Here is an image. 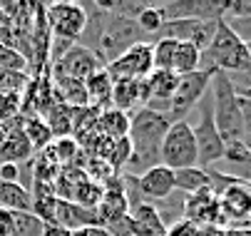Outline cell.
<instances>
[{
  "label": "cell",
  "mask_w": 251,
  "mask_h": 236,
  "mask_svg": "<svg viewBox=\"0 0 251 236\" xmlns=\"http://www.w3.org/2000/svg\"><path fill=\"white\" fill-rule=\"evenodd\" d=\"M104 70L102 62L80 43H75L73 47H70L52 67H50V77L55 75H65V77H75L80 82H85L87 77H92L95 72Z\"/></svg>",
  "instance_id": "11"
},
{
  "label": "cell",
  "mask_w": 251,
  "mask_h": 236,
  "mask_svg": "<svg viewBox=\"0 0 251 236\" xmlns=\"http://www.w3.org/2000/svg\"><path fill=\"white\" fill-rule=\"evenodd\" d=\"M110 105L120 112H129L134 107H142V80H115Z\"/></svg>",
  "instance_id": "19"
},
{
  "label": "cell",
  "mask_w": 251,
  "mask_h": 236,
  "mask_svg": "<svg viewBox=\"0 0 251 236\" xmlns=\"http://www.w3.org/2000/svg\"><path fill=\"white\" fill-rule=\"evenodd\" d=\"M95 132L100 134V137H104V140H122V137H127V132H129V115L120 112L115 107L107 110V112L100 110Z\"/></svg>",
  "instance_id": "20"
},
{
  "label": "cell",
  "mask_w": 251,
  "mask_h": 236,
  "mask_svg": "<svg viewBox=\"0 0 251 236\" xmlns=\"http://www.w3.org/2000/svg\"><path fill=\"white\" fill-rule=\"evenodd\" d=\"M73 236H112L104 226H85L80 231H73Z\"/></svg>",
  "instance_id": "32"
},
{
  "label": "cell",
  "mask_w": 251,
  "mask_h": 236,
  "mask_svg": "<svg viewBox=\"0 0 251 236\" xmlns=\"http://www.w3.org/2000/svg\"><path fill=\"white\" fill-rule=\"evenodd\" d=\"M169 119L162 112H154L150 107H137L129 115V132L127 140L132 144V157L127 162V174L139 177L145 174L152 166L162 164L159 162V149H162V140L169 129Z\"/></svg>",
  "instance_id": "1"
},
{
  "label": "cell",
  "mask_w": 251,
  "mask_h": 236,
  "mask_svg": "<svg viewBox=\"0 0 251 236\" xmlns=\"http://www.w3.org/2000/svg\"><path fill=\"white\" fill-rule=\"evenodd\" d=\"M0 182L20 184V164H10V162H3V164H0Z\"/></svg>",
  "instance_id": "31"
},
{
  "label": "cell",
  "mask_w": 251,
  "mask_h": 236,
  "mask_svg": "<svg viewBox=\"0 0 251 236\" xmlns=\"http://www.w3.org/2000/svg\"><path fill=\"white\" fill-rule=\"evenodd\" d=\"M201 70H219V72H226V75L251 70L249 47L229 27L226 20L217 23V32H214L209 47L201 52Z\"/></svg>",
  "instance_id": "2"
},
{
  "label": "cell",
  "mask_w": 251,
  "mask_h": 236,
  "mask_svg": "<svg viewBox=\"0 0 251 236\" xmlns=\"http://www.w3.org/2000/svg\"><path fill=\"white\" fill-rule=\"evenodd\" d=\"M249 18H251V0H231V3H226L222 20L231 23V20H249Z\"/></svg>",
  "instance_id": "28"
},
{
  "label": "cell",
  "mask_w": 251,
  "mask_h": 236,
  "mask_svg": "<svg viewBox=\"0 0 251 236\" xmlns=\"http://www.w3.org/2000/svg\"><path fill=\"white\" fill-rule=\"evenodd\" d=\"M184 219L192 221V224H197L199 229H204V226H222L219 196L214 194L211 189L187 196L184 199Z\"/></svg>",
  "instance_id": "13"
},
{
  "label": "cell",
  "mask_w": 251,
  "mask_h": 236,
  "mask_svg": "<svg viewBox=\"0 0 251 236\" xmlns=\"http://www.w3.org/2000/svg\"><path fill=\"white\" fill-rule=\"evenodd\" d=\"M209 94H211L214 124H217L224 144L246 142L244 140V127H241V112H239V94H236L226 72L214 70L211 82H209Z\"/></svg>",
  "instance_id": "3"
},
{
  "label": "cell",
  "mask_w": 251,
  "mask_h": 236,
  "mask_svg": "<svg viewBox=\"0 0 251 236\" xmlns=\"http://www.w3.org/2000/svg\"><path fill=\"white\" fill-rule=\"evenodd\" d=\"M3 140H5V129H3V124H0V147H3Z\"/></svg>",
  "instance_id": "35"
},
{
  "label": "cell",
  "mask_w": 251,
  "mask_h": 236,
  "mask_svg": "<svg viewBox=\"0 0 251 236\" xmlns=\"http://www.w3.org/2000/svg\"><path fill=\"white\" fill-rule=\"evenodd\" d=\"M134 23H137V27L142 30V35L147 38V43H152L154 35L167 25V15H164L162 5H147L145 10L134 18Z\"/></svg>",
  "instance_id": "24"
},
{
  "label": "cell",
  "mask_w": 251,
  "mask_h": 236,
  "mask_svg": "<svg viewBox=\"0 0 251 236\" xmlns=\"http://www.w3.org/2000/svg\"><path fill=\"white\" fill-rule=\"evenodd\" d=\"M222 236H244V229H224Z\"/></svg>",
  "instance_id": "34"
},
{
  "label": "cell",
  "mask_w": 251,
  "mask_h": 236,
  "mask_svg": "<svg viewBox=\"0 0 251 236\" xmlns=\"http://www.w3.org/2000/svg\"><path fill=\"white\" fill-rule=\"evenodd\" d=\"M197 70H201V52L189 43H176L174 60H172V72L182 77V75H189V72H197Z\"/></svg>",
  "instance_id": "23"
},
{
  "label": "cell",
  "mask_w": 251,
  "mask_h": 236,
  "mask_svg": "<svg viewBox=\"0 0 251 236\" xmlns=\"http://www.w3.org/2000/svg\"><path fill=\"white\" fill-rule=\"evenodd\" d=\"M174 189L182 191L184 196H192V194H199V191H209L211 189V174H209V169H201V166L179 169V172H174Z\"/></svg>",
  "instance_id": "17"
},
{
  "label": "cell",
  "mask_w": 251,
  "mask_h": 236,
  "mask_svg": "<svg viewBox=\"0 0 251 236\" xmlns=\"http://www.w3.org/2000/svg\"><path fill=\"white\" fill-rule=\"evenodd\" d=\"M3 129H5V140H3V147H0V164L3 162H10V164L30 162V157L35 152L23 134V117H15L13 122L3 124Z\"/></svg>",
  "instance_id": "15"
},
{
  "label": "cell",
  "mask_w": 251,
  "mask_h": 236,
  "mask_svg": "<svg viewBox=\"0 0 251 236\" xmlns=\"http://www.w3.org/2000/svg\"><path fill=\"white\" fill-rule=\"evenodd\" d=\"M55 224L67 229L70 234L80 231L85 226H102L97 219L95 209H85L75 201H67V199H57V207H55Z\"/></svg>",
  "instance_id": "16"
},
{
  "label": "cell",
  "mask_w": 251,
  "mask_h": 236,
  "mask_svg": "<svg viewBox=\"0 0 251 236\" xmlns=\"http://www.w3.org/2000/svg\"><path fill=\"white\" fill-rule=\"evenodd\" d=\"M43 236H73V234H70L67 229H62V226H57V224H45Z\"/></svg>",
  "instance_id": "33"
},
{
  "label": "cell",
  "mask_w": 251,
  "mask_h": 236,
  "mask_svg": "<svg viewBox=\"0 0 251 236\" xmlns=\"http://www.w3.org/2000/svg\"><path fill=\"white\" fill-rule=\"evenodd\" d=\"M219 209L224 229H246L251 221V189L241 182H231L219 194Z\"/></svg>",
  "instance_id": "9"
},
{
  "label": "cell",
  "mask_w": 251,
  "mask_h": 236,
  "mask_svg": "<svg viewBox=\"0 0 251 236\" xmlns=\"http://www.w3.org/2000/svg\"><path fill=\"white\" fill-rule=\"evenodd\" d=\"M159 162L164 166H169L172 172L197 166V162H199V157H197V142H194V134H192V127H189L187 119L169 124L164 140H162Z\"/></svg>",
  "instance_id": "5"
},
{
  "label": "cell",
  "mask_w": 251,
  "mask_h": 236,
  "mask_svg": "<svg viewBox=\"0 0 251 236\" xmlns=\"http://www.w3.org/2000/svg\"><path fill=\"white\" fill-rule=\"evenodd\" d=\"M244 236H251V226H249V229H244Z\"/></svg>",
  "instance_id": "36"
},
{
  "label": "cell",
  "mask_w": 251,
  "mask_h": 236,
  "mask_svg": "<svg viewBox=\"0 0 251 236\" xmlns=\"http://www.w3.org/2000/svg\"><path fill=\"white\" fill-rule=\"evenodd\" d=\"M167 23L169 20H222L226 3L219 0H176V3L162 5Z\"/></svg>",
  "instance_id": "12"
},
{
  "label": "cell",
  "mask_w": 251,
  "mask_h": 236,
  "mask_svg": "<svg viewBox=\"0 0 251 236\" xmlns=\"http://www.w3.org/2000/svg\"><path fill=\"white\" fill-rule=\"evenodd\" d=\"M23 117V134H25V140L27 144L32 147L35 154H40L43 149H48L52 144V132L48 127V122L38 115H20Z\"/></svg>",
  "instance_id": "18"
},
{
  "label": "cell",
  "mask_w": 251,
  "mask_h": 236,
  "mask_svg": "<svg viewBox=\"0 0 251 236\" xmlns=\"http://www.w3.org/2000/svg\"><path fill=\"white\" fill-rule=\"evenodd\" d=\"M0 209H8V212H30L32 209V196L20 184L0 182Z\"/></svg>",
  "instance_id": "22"
},
{
  "label": "cell",
  "mask_w": 251,
  "mask_h": 236,
  "mask_svg": "<svg viewBox=\"0 0 251 236\" xmlns=\"http://www.w3.org/2000/svg\"><path fill=\"white\" fill-rule=\"evenodd\" d=\"M214 70H197L189 75H182L176 82V90L169 99L167 107V119L169 122H182L189 117V112L201 102V97L209 92V82H211Z\"/></svg>",
  "instance_id": "6"
},
{
  "label": "cell",
  "mask_w": 251,
  "mask_h": 236,
  "mask_svg": "<svg viewBox=\"0 0 251 236\" xmlns=\"http://www.w3.org/2000/svg\"><path fill=\"white\" fill-rule=\"evenodd\" d=\"M85 94H87V105L95 110L112 102V77L107 75V70H100L85 80Z\"/></svg>",
  "instance_id": "21"
},
{
  "label": "cell",
  "mask_w": 251,
  "mask_h": 236,
  "mask_svg": "<svg viewBox=\"0 0 251 236\" xmlns=\"http://www.w3.org/2000/svg\"><path fill=\"white\" fill-rule=\"evenodd\" d=\"M192 134H194V142H197V166L201 169H214L222 159H224V140L214 124V115H211V94L206 92L201 97V102L189 112L187 117Z\"/></svg>",
  "instance_id": "4"
},
{
  "label": "cell",
  "mask_w": 251,
  "mask_h": 236,
  "mask_svg": "<svg viewBox=\"0 0 251 236\" xmlns=\"http://www.w3.org/2000/svg\"><path fill=\"white\" fill-rule=\"evenodd\" d=\"M45 20L55 40L80 43L87 27V10L80 3H50L45 5Z\"/></svg>",
  "instance_id": "7"
},
{
  "label": "cell",
  "mask_w": 251,
  "mask_h": 236,
  "mask_svg": "<svg viewBox=\"0 0 251 236\" xmlns=\"http://www.w3.org/2000/svg\"><path fill=\"white\" fill-rule=\"evenodd\" d=\"M174 50H176V40L159 38V40L152 43V62H154V70H169V72H172Z\"/></svg>",
  "instance_id": "26"
},
{
  "label": "cell",
  "mask_w": 251,
  "mask_h": 236,
  "mask_svg": "<svg viewBox=\"0 0 251 236\" xmlns=\"http://www.w3.org/2000/svg\"><path fill=\"white\" fill-rule=\"evenodd\" d=\"M45 224L32 212H13V236H43Z\"/></svg>",
  "instance_id": "25"
},
{
  "label": "cell",
  "mask_w": 251,
  "mask_h": 236,
  "mask_svg": "<svg viewBox=\"0 0 251 236\" xmlns=\"http://www.w3.org/2000/svg\"><path fill=\"white\" fill-rule=\"evenodd\" d=\"M217 23L219 20H169L154 35V40L169 38L176 43H189L199 52H204L214 38V32H217Z\"/></svg>",
  "instance_id": "10"
},
{
  "label": "cell",
  "mask_w": 251,
  "mask_h": 236,
  "mask_svg": "<svg viewBox=\"0 0 251 236\" xmlns=\"http://www.w3.org/2000/svg\"><path fill=\"white\" fill-rule=\"evenodd\" d=\"M239 112H241L244 140H251V97H244V94H239Z\"/></svg>",
  "instance_id": "30"
},
{
  "label": "cell",
  "mask_w": 251,
  "mask_h": 236,
  "mask_svg": "<svg viewBox=\"0 0 251 236\" xmlns=\"http://www.w3.org/2000/svg\"><path fill=\"white\" fill-rule=\"evenodd\" d=\"M137 189L142 194V199L147 204H157V201H164L167 196H172L174 189V172L164 164H157L152 169H147L145 174L137 177Z\"/></svg>",
  "instance_id": "14"
},
{
  "label": "cell",
  "mask_w": 251,
  "mask_h": 236,
  "mask_svg": "<svg viewBox=\"0 0 251 236\" xmlns=\"http://www.w3.org/2000/svg\"><path fill=\"white\" fill-rule=\"evenodd\" d=\"M107 75L115 80H145L154 72L152 62V43H137L129 50H125L115 62L104 67Z\"/></svg>",
  "instance_id": "8"
},
{
  "label": "cell",
  "mask_w": 251,
  "mask_h": 236,
  "mask_svg": "<svg viewBox=\"0 0 251 236\" xmlns=\"http://www.w3.org/2000/svg\"><path fill=\"white\" fill-rule=\"evenodd\" d=\"M167 236H201V229L187 219H179L172 226H167Z\"/></svg>",
  "instance_id": "29"
},
{
  "label": "cell",
  "mask_w": 251,
  "mask_h": 236,
  "mask_svg": "<svg viewBox=\"0 0 251 236\" xmlns=\"http://www.w3.org/2000/svg\"><path fill=\"white\" fill-rule=\"evenodd\" d=\"M20 117V94H0V124Z\"/></svg>",
  "instance_id": "27"
},
{
  "label": "cell",
  "mask_w": 251,
  "mask_h": 236,
  "mask_svg": "<svg viewBox=\"0 0 251 236\" xmlns=\"http://www.w3.org/2000/svg\"><path fill=\"white\" fill-rule=\"evenodd\" d=\"M246 144H249V147H251V140H246Z\"/></svg>",
  "instance_id": "37"
}]
</instances>
